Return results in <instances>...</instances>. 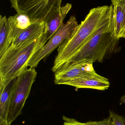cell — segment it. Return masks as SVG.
Returning a JSON list of instances; mask_svg holds the SVG:
<instances>
[{
	"label": "cell",
	"instance_id": "1",
	"mask_svg": "<svg viewBox=\"0 0 125 125\" xmlns=\"http://www.w3.org/2000/svg\"><path fill=\"white\" fill-rule=\"evenodd\" d=\"M111 6L91 9L76 31L57 49L51 70L55 73L71 61L83 46L92 37L108 14Z\"/></svg>",
	"mask_w": 125,
	"mask_h": 125
},
{
	"label": "cell",
	"instance_id": "2",
	"mask_svg": "<svg viewBox=\"0 0 125 125\" xmlns=\"http://www.w3.org/2000/svg\"><path fill=\"white\" fill-rule=\"evenodd\" d=\"M44 34L18 47L10 46L0 57V84L17 78L28 68L32 58L47 43Z\"/></svg>",
	"mask_w": 125,
	"mask_h": 125
},
{
	"label": "cell",
	"instance_id": "3",
	"mask_svg": "<svg viewBox=\"0 0 125 125\" xmlns=\"http://www.w3.org/2000/svg\"><path fill=\"white\" fill-rule=\"evenodd\" d=\"M113 14L114 7L112 4L108 14L102 25L67 65L84 59L91 60L93 62H102L107 56L113 53L119 41L113 36L112 32Z\"/></svg>",
	"mask_w": 125,
	"mask_h": 125
},
{
	"label": "cell",
	"instance_id": "4",
	"mask_svg": "<svg viewBox=\"0 0 125 125\" xmlns=\"http://www.w3.org/2000/svg\"><path fill=\"white\" fill-rule=\"evenodd\" d=\"M37 75L35 68H29L16 78L7 115V122L8 125H11L22 114V109L29 96Z\"/></svg>",
	"mask_w": 125,
	"mask_h": 125
},
{
	"label": "cell",
	"instance_id": "5",
	"mask_svg": "<svg viewBox=\"0 0 125 125\" xmlns=\"http://www.w3.org/2000/svg\"><path fill=\"white\" fill-rule=\"evenodd\" d=\"M17 12L47 21L61 7L62 0H10Z\"/></svg>",
	"mask_w": 125,
	"mask_h": 125
},
{
	"label": "cell",
	"instance_id": "6",
	"mask_svg": "<svg viewBox=\"0 0 125 125\" xmlns=\"http://www.w3.org/2000/svg\"><path fill=\"white\" fill-rule=\"evenodd\" d=\"M79 25L75 17L72 15L68 21L61 26L45 45L34 55L29 62L28 67L31 68L36 67L41 60L47 58L66 40L69 38Z\"/></svg>",
	"mask_w": 125,
	"mask_h": 125
},
{
	"label": "cell",
	"instance_id": "7",
	"mask_svg": "<svg viewBox=\"0 0 125 125\" xmlns=\"http://www.w3.org/2000/svg\"><path fill=\"white\" fill-rule=\"evenodd\" d=\"M93 61L84 59L78 62L64 66L54 73V82L61 84L64 82L80 77L94 70Z\"/></svg>",
	"mask_w": 125,
	"mask_h": 125
},
{
	"label": "cell",
	"instance_id": "8",
	"mask_svg": "<svg viewBox=\"0 0 125 125\" xmlns=\"http://www.w3.org/2000/svg\"><path fill=\"white\" fill-rule=\"evenodd\" d=\"M61 84L69 85L77 89L89 88L105 90L108 89L110 83L108 79L98 75L94 70L80 77L64 82Z\"/></svg>",
	"mask_w": 125,
	"mask_h": 125
},
{
	"label": "cell",
	"instance_id": "9",
	"mask_svg": "<svg viewBox=\"0 0 125 125\" xmlns=\"http://www.w3.org/2000/svg\"><path fill=\"white\" fill-rule=\"evenodd\" d=\"M7 20L10 40L11 44L23 31L31 25L38 21H42L31 18L26 15L18 13L9 17L7 18Z\"/></svg>",
	"mask_w": 125,
	"mask_h": 125
},
{
	"label": "cell",
	"instance_id": "10",
	"mask_svg": "<svg viewBox=\"0 0 125 125\" xmlns=\"http://www.w3.org/2000/svg\"><path fill=\"white\" fill-rule=\"evenodd\" d=\"M72 5L67 3L61 7L60 10L55 12L51 17L45 22L46 27L43 37L47 42L63 23L67 15L72 9Z\"/></svg>",
	"mask_w": 125,
	"mask_h": 125
},
{
	"label": "cell",
	"instance_id": "11",
	"mask_svg": "<svg viewBox=\"0 0 125 125\" xmlns=\"http://www.w3.org/2000/svg\"><path fill=\"white\" fill-rule=\"evenodd\" d=\"M45 27L46 23L45 21H42L33 23L23 31L10 46L14 47H18L39 37L45 33Z\"/></svg>",
	"mask_w": 125,
	"mask_h": 125
},
{
	"label": "cell",
	"instance_id": "12",
	"mask_svg": "<svg viewBox=\"0 0 125 125\" xmlns=\"http://www.w3.org/2000/svg\"><path fill=\"white\" fill-rule=\"evenodd\" d=\"M16 78L0 84V123L7 122L8 111Z\"/></svg>",
	"mask_w": 125,
	"mask_h": 125
},
{
	"label": "cell",
	"instance_id": "13",
	"mask_svg": "<svg viewBox=\"0 0 125 125\" xmlns=\"http://www.w3.org/2000/svg\"><path fill=\"white\" fill-rule=\"evenodd\" d=\"M9 27L6 16H0V57L11 45Z\"/></svg>",
	"mask_w": 125,
	"mask_h": 125
},
{
	"label": "cell",
	"instance_id": "14",
	"mask_svg": "<svg viewBox=\"0 0 125 125\" xmlns=\"http://www.w3.org/2000/svg\"><path fill=\"white\" fill-rule=\"evenodd\" d=\"M109 112L114 125H125V116L119 115L113 111L110 110Z\"/></svg>",
	"mask_w": 125,
	"mask_h": 125
},
{
	"label": "cell",
	"instance_id": "15",
	"mask_svg": "<svg viewBox=\"0 0 125 125\" xmlns=\"http://www.w3.org/2000/svg\"><path fill=\"white\" fill-rule=\"evenodd\" d=\"M88 125H114L111 116L108 118L99 121H89L86 123Z\"/></svg>",
	"mask_w": 125,
	"mask_h": 125
},
{
	"label": "cell",
	"instance_id": "16",
	"mask_svg": "<svg viewBox=\"0 0 125 125\" xmlns=\"http://www.w3.org/2000/svg\"><path fill=\"white\" fill-rule=\"evenodd\" d=\"M62 119L64 121L63 125H88L86 123H82L75 119L68 118L65 116H63Z\"/></svg>",
	"mask_w": 125,
	"mask_h": 125
},
{
	"label": "cell",
	"instance_id": "17",
	"mask_svg": "<svg viewBox=\"0 0 125 125\" xmlns=\"http://www.w3.org/2000/svg\"><path fill=\"white\" fill-rule=\"evenodd\" d=\"M112 4L120 6L125 9V0H111Z\"/></svg>",
	"mask_w": 125,
	"mask_h": 125
},
{
	"label": "cell",
	"instance_id": "18",
	"mask_svg": "<svg viewBox=\"0 0 125 125\" xmlns=\"http://www.w3.org/2000/svg\"><path fill=\"white\" fill-rule=\"evenodd\" d=\"M125 104V94L120 98V104Z\"/></svg>",
	"mask_w": 125,
	"mask_h": 125
},
{
	"label": "cell",
	"instance_id": "19",
	"mask_svg": "<svg viewBox=\"0 0 125 125\" xmlns=\"http://www.w3.org/2000/svg\"><path fill=\"white\" fill-rule=\"evenodd\" d=\"M0 125H9L7 124V122H3L0 123Z\"/></svg>",
	"mask_w": 125,
	"mask_h": 125
}]
</instances>
